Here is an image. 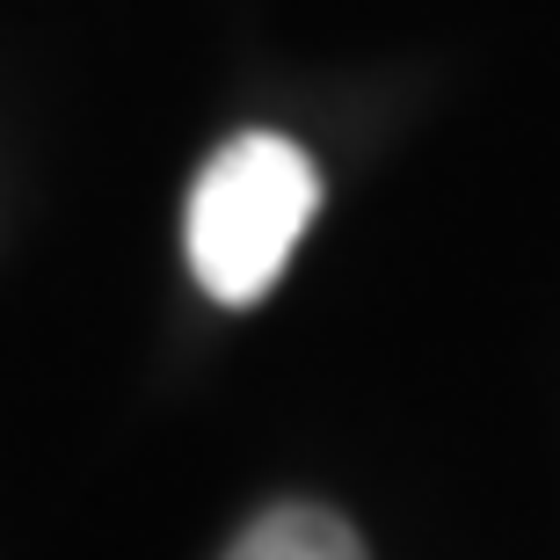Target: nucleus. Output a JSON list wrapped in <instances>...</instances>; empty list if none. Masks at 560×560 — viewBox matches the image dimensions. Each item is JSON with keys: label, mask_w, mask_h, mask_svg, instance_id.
I'll use <instances>...</instances> for the list:
<instances>
[{"label": "nucleus", "mask_w": 560, "mask_h": 560, "mask_svg": "<svg viewBox=\"0 0 560 560\" xmlns=\"http://www.w3.org/2000/svg\"><path fill=\"white\" fill-rule=\"evenodd\" d=\"M313 211H320V175H313L306 145L284 131H241L205 161L189 189L183 248L197 284L219 306H255L270 299L284 277L291 248L306 241Z\"/></svg>", "instance_id": "1"}, {"label": "nucleus", "mask_w": 560, "mask_h": 560, "mask_svg": "<svg viewBox=\"0 0 560 560\" xmlns=\"http://www.w3.org/2000/svg\"><path fill=\"white\" fill-rule=\"evenodd\" d=\"M226 560H364V546L320 502H277L226 546Z\"/></svg>", "instance_id": "2"}]
</instances>
